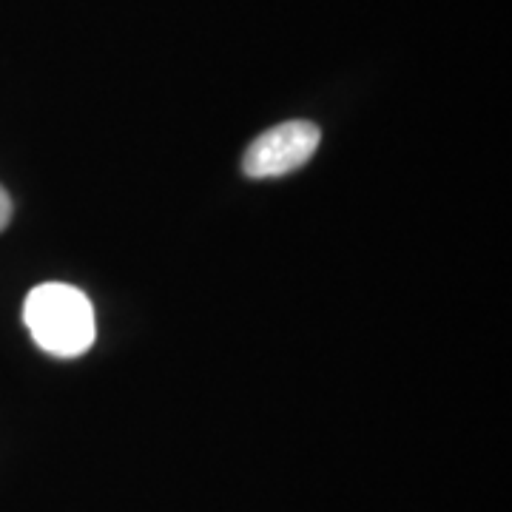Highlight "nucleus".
I'll return each mask as SVG.
<instances>
[{
	"instance_id": "obj_1",
	"label": "nucleus",
	"mask_w": 512,
	"mask_h": 512,
	"mask_svg": "<svg viewBox=\"0 0 512 512\" xmlns=\"http://www.w3.org/2000/svg\"><path fill=\"white\" fill-rule=\"evenodd\" d=\"M23 322L32 333L35 345L57 359L83 356L94 345V308L89 296L63 282L37 285L26 296Z\"/></svg>"
},
{
	"instance_id": "obj_2",
	"label": "nucleus",
	"mask_w": 512,
	"mask_h": 512,
	"mask_svg": "<svg viewBox=\"0 0 512 512\" xmlns=\"http://www.w3.org/2000/svg\"><path fill=\"white\" fill-rule=\"evenodd\" d=\"M322 143V131L308 120H291L259 134L245 151L242 171L254 180L282 177L308 163Z\"/></svg>"
},
{
	"instance_id": "obj_3",
	"label": "nucleus",
	"mask_w": 512,
	"mask_h": 512,
	"mask_svg": "<svg viewBox=\"0 0 512 512\" xmlns=\"http://www.w3.org/2000/svg\"><path fill=\"white\" fill-rule=\"evenodd\" d=\"M9 220H12V197H9L6 188L0 185V231L9 225Z\"/></svg>"
}]
</instances>
